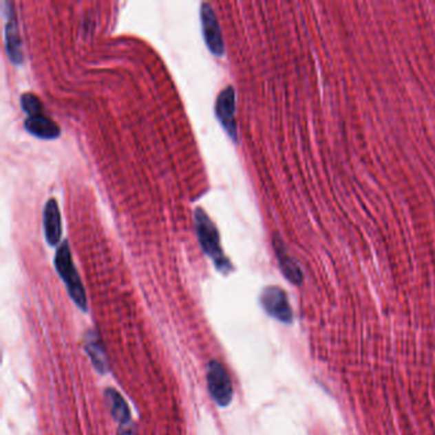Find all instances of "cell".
<instances>
[{
    "label": "cell",
    "mask_w": 435,
    "mask_h": 435,
    "mask_svg": "<svg viewBox=\"0 0 435 435\" xmlns=\"http://www.w3.org/2000/svg\"><path fill=\"white\" fill-rule=\"evenodd\" d=\"M194 222H195V231H197V236H198L200 248L203 253L212 259L216 268L221 273L229 275L230 272H233L234 267L221 248L218 226L209 218L207 212L200 207L195 209Z\"/></svg>",
    "instance_id": "cell-1"
},
{
    "label": "cell",
    "mask_w": 435,
    "mask_h": 435,
    "mask_svg": "<svg viewBox=\"0 0 435 435\" xmlns=\"http://www.w3.org/2000/svg\"><path fill=\"white\" fill-rule=\"evenodd\" d=\"M54 266L56 268V272L59 273L61 279H63V282L68 288V293H70V297L73 299V301L76 303L81 310L87 312L88 303L86 290L83 288L82 279L79 277L78 270L73 263L70 244L67 240H64L59 245L58 251L55 253Z\"/></svg>",
    "instance_id": "cell-2"
},
{
    "label": "cell",
    "mask_w": 435,
    "mask_h": 435,
    "mask_svg": "<svg viewBox=\"0 0 435 435\" xmlns=\"http://www.w3.org/2000/svg\"><path fill=\"white\" fill-rule=\"evenodd\" d=\"M207 385L211 397L218 406L225 407L234 397V390L231 379L227 374L226 369L216 360L209 361L207 365Z\"/></svg>",
    "instance_id": "cell-3"
},
{
    "label": "cell",
    "mask_w": 435,
    "mask_h": 435,
    "mask_svg": "<svg viewBox=\"0 0 435 435\" xmlns=\"http://www.w3.org/2000/svg\"><path fill=\"white\" fill-rule=\"evenodd\" d=\"M200 26L204 43L209 52L216 56H222L225 54V44L218 23V16L209 3H202L200 6Z\"/></svg>",
    "instance_id": "cell-4"
},
{
    "label": "cell",
    "mask_w": 435,
    "mask_h": 435,
    "mask_svg": "<svg viewBox=\"0 0 435 435\" xmlns=\"http://www.w3.org/2000/svg\"><path fill=\"white\" fill-rule=\"evenodd\" d=\"M3 10L6 16V49L8 54L9 59L14 65H21L25 56L22 52V41L19 36V28H18L17 13L14 8L13 1H3Z\"/></svg>",
    "instance_id": "cell-5"
},
{
    "label": "cell",
    "mask_w": 435,
    "mask_h": 435,
    "mask_svg": "<svg viewBox=\"0 0 435 435\" xmlns=\"http://www.w3.org/2000/svg\"><path fill=\"white\" fill-rule=\"evenodd\" d=\"M235 89L227 86L218 94L215 106V114L221 127L233 142L237 143V125L235 119Z\"/></svg>",
    "instance_id": "cell-6"
},
{
    "label": "cell",
    "mask_w": 435,
    "mask_h": 435,
    "mask_svg": "<svg viewBox=\"0 0 435 435\" xmlns=\"http://www.w3.org/2000/svg\"><path fill=\"white\" fill-rule=\"evenodd\" d=\"M261 304L266 313L282 323H291L293 312L288 295L282 288L268 286L262 291Z\"/></svg>",
    "instance_id": "cell-7"
},
{
    "label": "cell",
    "mask_w": 435,
    "mask_h": 435,
    "mask_svg": "<svg viewBox=\"0 0 435 435\" xmlns=\"http://www.w3.org/2000/svg\"><path fill=\"white\" fill-rule=\"evenodd\" d=\"M43 224H44L45 239H46L47 244L50 246L61 245V218L56 200L50 198L46 202L44 207Z\"/></svg>",
    "instance_id": "cell-8"
},
{
    "label": "cell",
    "mask_w": 435,
    "mask_h": 435,
    "mask_svg": "<svg viewBox=\"0 0 435 435\" xmlns=\"http://www.w3.org/2000/svg\"><path fill=\"white\" fill-rule=\"evenodd\" d=\"M273 248H275V253H276V257H277V261H279V268L281 272L284 273V276L294 285H301L303 284V270L299 267L297 262L288 254L286 248H285V244L279 239V236H275L273 237Z\"/></svg>",
    "instance_id": "cell-9"
},
{
    "label": "cell",
    "mask_w": 435,
    "mask_h": 435,
    "mask_svg": "<svg viewBox=\"0 0 435 435\" xmlns=\"http://www.w3.org/2000/svg\"><path fill=\"white\" fill-rule=\"evenodd\" d=\"M25 129L36 138L45 140H56L61 134L59 125L52 119H49L45 114L27 116L25 120Z\"/></svg>",
    "instance_id": "cell-10"
},
{
    "label": "cell",
    "mask_w": 435,
    "mask_h": 435,
    "mask_svg": "<svg viewBox=\"0 0 435 435\" xmlns=\"http://www.w3.org/2000/svg\"><path fill=\"white\" fill-rule=\"evenodd\" d=\"M85 350L97 372L101 374H106L109 372V361H107L104 343L96 331H88L86 333Z\"/></svg>",
    "instance_id": "cell-11"
},
{
    "label": "cell",
    "mask_w": 435,
    "mask_h": 435,
    "mask_svg": "<svg viewBox=\"0 0 435 435\" xmlns=\"http://www.w3.org/2000/svg\"><path fill=\"white\" fill-rule=\"evenodd\" d=\"M105 399H106V405L110 410V414L118 423H120L122 425L131 424V410L128 407L125 400L119 394V392L109 388L106 390Z\"/></svg>",
    "instance_id": "cell-12"
},
{
    "label": "cell",
    "mask_w": 435,
    "mask_h": 435,
    "mask_svg": "<svg viewBox=\"0 0 435 435\" xmlns=\"http://www.w3.org/2000/svg\"><path fill=\"white\" fill-rule=\"evenodd\" d=\"M21 107L27 114V116L44 114L43 103L40 101L39 97L31 92H27L21 96Z\"/></svg>",
    "instance_id": "cell-13"
},
{
    "label": "cell",
    "mask_w": 435,
    "mask_h": 435,
    "mask_svg": "<svg viewBox=\"0 0 435 435\" xmlns=\"http://www.w3.org/2000/svg\"><path fill=\"white\" fill-rule=\"evenodd\" d=\"M118 435H137L134 427H131V424H127V425H123V427L119 429V434Z\"/></svg>",
    "instance_id": "cell-14"
}]
</instances>
